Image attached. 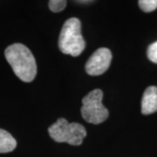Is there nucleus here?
I'll return each instance as SVG.
<instances>
[{
	"label": "nucleus",
	"instance_id": "f257e3e1",
	"mask_svg": "<svg viewBox=\"0 0 157 157\" xmlns=\"http://www.w3.org/2000/svg\"><path fill=\"white\" fill-rule=\"evenodd\" d=\"M6 60L14 73L24 82L33 81L37 74V65L32 52L23 44L9 45L5 51Z\"/></svg>",
	"mask_w": 157,
	"mask_h": 157
},
{
	"label": "nucleus",
	"instance_id": "f03ea898",
	"mask_svg": "<svg viewBox=\"0 0 157 157\" xmlns=\"http://www.w3.org/2000/svg\"><path fill=\"white\" fill-rule=\"evenodd\" d=\"M59 47L63 53L73 57L78 56L84 51L86 43L81 35V23L77 17L65 22L59 34Z\"/></svg>",
	"mask_w": 157,
	"mask_h": 157
},
{
	"label": "nucleus",
	"instance_id": "7ed1b4c3",
	"mask_svg": "<svg viewBox=\"0 0 157 157\" xmlns=\"http://www.w3.org/2000/svg\"><path fill=\"white\" fill-rule=\"evenodd\" d=\"M51 138L57 142H67L70 145L78 146L86 136V131L81 124L68 122L64 118L57 120L48 128Z\"/></svg>",
	"mask_w": 157,
	"mask_h": 157
},
{
	"label": "nucleus",
	"instance_id": "20e7f679",
	"mask_svg": "<svg viewBox=\"0 0 157 157\" xmlns=\"http://www.w3.org/2000/svg\"><path fill=\"white\" fill-rule=\"evenodd\" d=\"M103 92L101 89L91 91L82 99L81 115L87 122L100 124L104 122L109 115V113L102 104Z\"/></svg>",
	"mask_w": 157,
	"mask_h": 157
},
{
	"label": "nucleus",
	"instance_id": "39448f33",
	"mask_svg": "<svg viewBox=\"0 0 157 157\" xmlns=\"http://www.w3.org/2000/svg\"><path fill=\"white\" fill-rule=\"evenodd\" d=\"M111 61V51L106 47L99 48L92 54L86 63V72L92 76L101 75L108 69Z\"/></svg>",
	"mask_w": 157,
	"mask_h": 157
},
{
	"label": "nucleus",
	"instance_id": "423d86ee",
	"mask_svg": "<svg viewBox=\"0 0 157 157\" xmlns=\"http://www.w3.org/2000/svg\"><path fill=\"white\" fill-rule=\"evenodd\" d=\"M157 111V87L150 86L147 87L141 99V113L150 114Z\"/></svg>",
	"mask_w": 157,
	"mask_h": 157
},
{
	"label": "nucleus",
	"instance_id": "0eeeda50",
	"mask_svg": "<svg viewBox=\"0 0 157 157\" xmlns=\"http://www.w3.org/2000/svg\"><path fill=\"white\" fill-rule=\"evenodd\" d=\"M17 147V141L13 136L6 130L0 128V153L13 151Z\"/></svg>",
	"mask_w": 157,
	"mask_h": 157
},
{
	"label": "nucleus",
	"instance_id": "6e6552de",
	"mask_svg": "<svg viewBox=\"0 0 157 157\" xmlns=\"http://www.w3.org/2000/svg\"><path fill=\"white\" fill-rule=\"evenodd\" d=\"M138 4L140 9L145 12H151L157 9V0H140Z\"/></svg>",
	"mask_w": 157,
	"mask_h": 157
},
{
	"label": "nucleus",
	"instance_id": "1a4fd4ad",
	"mask_svg": "<svg viewBox=\"0 0 157 157\" xmlns=\"http://www.w3.org/2000/svg\"><path fill=\"white\" fill-rule=\"evenodd\" d=\"M67 4V2L66 0H50L48 2L49 8L52 12H59L63 11L66 8Z\"/></svg>",
	"mask_w": 157,
	"mask_h": 157
},
{
	"label": "nucleus",
	"instance_id": "9d476101",
	"mask_svg": "<svg viewBox=\"0 0 157 157\" xmlns=\"http://www.w3.org/2000/svg\"><path fill=\"white\" fill-rule=\"evenodd\" d=\"M147 55L149 60L157 64V41L148 46L147 51Z\"/></svg>",
	"mask_w": 157,
	"mask_h": 157
}]
</instances>
